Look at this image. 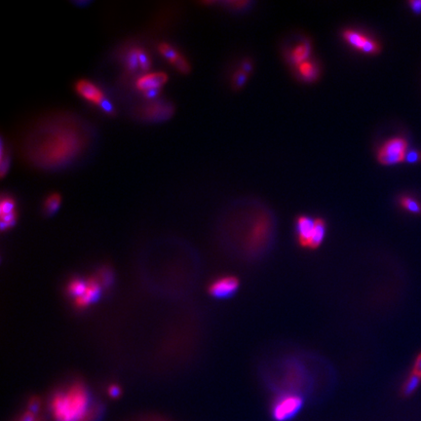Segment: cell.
Masks as SVG:
<instances>
[{
    "label": "cell",
    "mask_w": 421,
    "mask_h": 421,
    "mask_svg": "<svg viewBox=\"0 0 421 421\" xmlns=\"http://www.w3.org/2000/svg\"><path fill=\"white\" fill-rule=\"evenodd\" d=\"M50 409L55 421H92L97 414L88 390L79 382L54 394Z\"/></svg>",
    "instance_id": "1"
},
{
    "label": "cell",
    "mask_w": 421,
    "mask_h": 421,
    "mask_svg": "<svg viewBox=\"0 0 421 421\" xmlns=\"http://www.w3.org/2000/svg\"><path fill=\"white\" fill-rule=\"evenodd\" d=\"M75 91L85 101L98 106L103 113L113 116L115 115V108L109 99L103 93V90L95 84L93 81L87 78H80L75 81L74 85Z\"/></svg>",
    "instance_id": "2"
},
{
    "label": "cell",
    "mask_w": 421,
    "mask_h": 421,
    "mask_svg": "<svg viewBox=\"0 0 421 421\" xmlns=\"http://www.w3.org/2000/svg\"><path fill=\"white\" fill-rule=\"evenodd\" d=\"M303 404V398L298 394H282L272 404V417L275 421L291 420L301 411Z\"/></svg>",
    "instance_id": "3"
},
{
    "label": "cell",
    "mask_w": 421,
    "mask_h": 421,
    "mask_svg": "<svg viewBox=\"0 0 421 421\" xmlns=\"http://www.w3.org/2000/svg\"><path fill=\"white\" fill-rule=\"evenodd\" d=\"M409 151L408 141L401 137L387 140L377 151V160L385 166H392L405 162Z\"/></svg>",
    "instance_id": "4"
},
{
    "label": "cell",
    "mask_w": 421,
    "mask_h": 421,
    "mask_svg": "<svg viewBox=\"0 0 421 421\" xmlns=\"http://www.w3.org/2000/svg\"><path fill=\"white\" fill-rule=\"evenodd\" d=\"M174 104L163 100H152L141 104L137 109L140 119L149 122L165 121L174 114Z\"/></svg>",
    "instance_id": "5"
},
{
    "label": "cell",
    "mask_w": 421,
    "mask_h": 421,
    "mask_svg": "<svg viewBox=\"0 0 421 421\" xmlns=\"http://www.w3.org/2000/svg\"><path fill=\"white\" fill-rule=\"evenodd\" d=\"M342 38L352 48L368 55H376L381 50L379 43L374 38L354 29L343 30Z\"/></svg>",
    "instance_id": "6"
},
{
    "label": "cell",
    "mask_w": 421,
    "mask_h": 421,
    "mask_svg": "<svg viewBox=\"0 0 421 421\" xmlns=\"http://www.w3.org/2000/svg\"><path fill=\"white\" fill-rule=\"evenodd\" d=\"M240 282L234 276H223L213 281L209 286L210 295L218 300L232 298L238 291Z\"/></svg>",
    "instance_id": "7"
},
{
    "label": "cell",
    "mask_w": 421,
    "mask_h": 421,
    "mask_svg": "<svg viewBox=\"0 0 421 421\" xmlns=\"http://www.w3.org/2000/svg\"><path fill=\"white\" fill-rule=\"evenodd\" d=\"M157 50L160 55L174 66L178 71L182 75H187L191 70V66L186 57L184 56L178 49H176L168 42L162 41L157 45Z\"/></svg>",
    "instance_id": "8"
},
{
    "label": "cell",
    "mask_w": 421,
    "mask_h": 421,
    "mask_svg": "<svg viewBox=\"0 0 421 421\" xmlns=\"http://www.w3.org/2000/svg\"><path fill=\"white\" fill-rule=\"evenodd\" d=\"M17 203L15 199L8 194H3L0 202V225L3 231L8 230L16 225L17 222Z\"/></svg>",
    "instance_id": "9"
},
{
    "label": "cell",
    "mask_w": 421,
    "mask_h": 421,
    "mask_svg": "<svg viewBox=\"0 0 421 421\" xmlns=\"http://www.w3.org/2000/svg\"><path fill=\"white\" fill-rule=\"evenodd\" d=\"M103 290V286L98 277L88 278L87 287L83 295L75 300V306L76 308L84 309L95 303L101 297Z\"/></svg>",
    "instance_id": "10"
},
{
    "label": "cell",
    "mask_w": 421,
    "mask_h": 421,
    "mask_svg": "<svg viewBox=\"0 0 421 421\" xmlns=\"http://www.w3.org/2000/svg\"><path fill=\"white\" fill-rule=\"evenodd\" d=\"M169 76L164 71L147 72L140 75L135 81V88L142 94L148 90L157 89L162 87L168 81Z\"/></svg>",
    "instance_id": "11"
},
{
    "label": "cell",
    "mask_w": 421,
    "mask_h": 421,
    "mask_svg": "<svg viewBox=\"0 0 421 421\" xmlns=\"http://www.w3.org/2000/svg\"><path fill=\"white\" fill-rule=\"evenodd\" d=\"M315 226V219L308 215H300L296 221V233L298 242L302 248L309 249L313 230Z\"/></svg>",
    "instance_id": "12"
},
{
    "label": "cell",
    "mask_w": 421,
    "mask_h": 421,
    "mask_svg": "<svg viewBox=\"0 0 421 421\" xmlns=\"http://www.w3.org/2000/svg\"><path fill=\"white\" fill-rule=\"evenodd\" d=\"M312 46L308 40H303L299 43L289 53V62L291 65L299 66L300 64L308 61L309 55L311 54Z\"/></svg>",
    "instance_id": "13"
},
{
    "label": "cell",
    "mask_w": 421,
    "mask_h": 421,
    "mask_svg": "<svg viewBox=\"0 0 421 421\" xmlns=\"http://www.w3.org/2000/svg\"><path fill=\"white\" fill-rule=\"evenodd\" d=\"M326 233H327V224H326V222L321 217L315 218V226H314L313 235H312V238H311L309 249H311V250L318 249L319 247L324 242V239L326 237Z\"/></svg>",
    "instance_id": "14"
},
{
    "label": "cell",
    "mask_w": 421,
    "mask_h": 421,
    "mask_svg": "<svg viewBox=\"0 0 421 421\" xmlns=\"http://www.w3.org/2000/svg\"><path fill=\"white\" fill-rule=\"evenodd\" d=\"M319 67L314 62L306 61L298 66V75L304 81L312 82L316 80L319 76Z\"/></svg>",
    "instance_id": "15"
},
{
    "label": "cell",
    "mask_w": 421,
    "mask_h": 421,
    "mask_svg": "<svg viewBox=\"0 0 421 421\" xmlns=\"http://www.w3.org/2000/svg\"><path fill=\"white\" fill-rule=\"evenodd\" d=\"M61 203H62L61 194L58 192H51L43 200L42 211L47 216L54 215L61 206Z\"/></svg>",
    "instance_id": "16"
},
{
    "label": "cell",
    "mask_w": 421,
    "mask_h": 421,
    "mask_svg": "<svg viewBox=\"0 0 421 421\" xmlns=\"http://www.w3.org/2000/svg\"><path fill=\"white\" fill-rule=\"evenodd\" d=\"M87 283H88V279L78 278V277L71 279L66 286L67 295L71 297L74 300L80 298L83 295L85 289L87 287Z\"/></svg>",
    "instance_id": "17"
},
{
    "label": "cell",
    "mask_w": 421,
    "mask_h": 421,
    "mask_svg": "<svg viewBox=\"0 0 421 421\" xmlns=\"http://www.w3.org/2000/svg\"><path fill=\"white\" fill-rule=\"evenodd\" d=\"M421 383V376L418 374H414L413 372H411L406 378L405 382L402 383V396L409 397L415 392V390L418 388V386Z\"/></svg>",
    "instance_id": "18"
},
{
    "label": "cell",
    "mask_w": 421,
    "mask_h": 421,
    "mask_svg": "<svg viewBox=\"0 0 421 421\" xmlns=\"http://www.w3.org/2000/svg\"><path fill=\"white\" fill-rule=\"evenodd\" d=\"M399 204L402 209L413 215H421V203L415 198L404 195L399 198Z\"/></svg>",
    "instance_id": "19"
},
{
    "label": "cell",
    "mask_w": 421,
    "mask_h": 421,
    "mask_svg": "<svg viewBox=\"0 0 421 421\" xmlns=\"http://www.w3.org/2000/svg\"><path fill=\"white\" fill-rule=\"evenodd\" d=\"M125 68L127 70V72L129 74H134L135 71H137L138 68H140V64H139V60H138V56L135 50V47H132L130 50H128L126 57H125Z\"/></svg>",
    "instance_id": "20"
},
{
    "label": "cell",
    "mask_w": 421,
    "mask_h": 421,
    "mask_svg": "<svg viewBox=\"0 0 421 421\" xmlns=\"http://www.w3.org/2000/svg\"><path fill=\"white\" fill-rule=\"evenodd\" d=\"M137 56H138V60H139V64H140V69L143 72H148L151 67V59H150V55L148 54V52L141 48V47H135Z\"/></svg>",
    "instance_id": "21"
},
{
    "label": "cell",
    "mask_w": 421,
    "mask_h": 421,
    "mask_svg": "<svg viewBox=\"0 0 421 421\" xmlns=\"http://www.w3.org/2000/svg\"><path fill=\"white\" fill-rule=\"evenodd\" d=\"M1 168H0V172H1V178H4L5 175L7 174L8 170L10 167V156L8 152H5V147H4V141L3 140H1Z\"/></svg>",
    "instance_id": "22"
},
{
    "label": "cell",
    "mask_w": 421,
    "mask_h": 421,
    "mask_svg": "<svg viewBox=\"0 0 421 421\" xmlns=\"http://www.w3.org/2000/svg\"><path fill=\"white\" fill-rule=\"evenodd\" d=\"M247 79H248V75L245 74L241 69H239L238 71H236V74L234 75L233 79H232L234 88H236V89L242 88L244 84L246 83Z\"/></svg>",
    "instance_id": "23"
},
{
    "label": "cell",
    "mask_w": 421,
    "mask_h": 421,
    "mask_svg": "<svg viewBox=\"0 0 421 421\" xmlns=\"http://www.w3.org/2000/svg\"><path fill=\"white\" fill-rule=\"evenodd\" d=\"M405 162H407L408 164H417L421 162V151L419 150H409L407 155H406V159Z\"/></svg>",
    "instance_id": "24"
},
{
    "label": "cell",
    "mask_w": 421,
    "mask_h": 421,
    "mask_svg": "<svg viewBox=\"0 0 421 421\" xmlns=\"http://www.w3.org/2000/svg\"><path fill=\"white\" fill-rule=\"evenodd\" d=\"M412 372L421 376V352H419L418 355L416 356V358H415V360L413 362Z\"/></svg>",
    "instance_id": "25"
},
{
    "label": "cell",
    "mask_w": 421,
    "mask_h": 421,
    "mask_svg": "<svg viewBox=\"0 0 421 421\" xmlns=\"http://www.w3.org/2000/svg\"><path fill=\"white\" fill-rule=\"evenodd\" d=\"M108 394H109V396L113 397V398H118V397L120 396V394H121V389L119 388V386H117V385H115V384H113V385L109 386V388H108Z\"/></svg>",
    "instance_id": "26"
},
{
    "label": "cell",
    "mask_w": 421,
    "mask_h": 421,
    "mask_svg": "<svg viewBox=\"0 0 421 421\" xmlns=\"http://www.w3.org/2000/svg\"><path fill=\"white\" fill-rule=\"evenodd\" d=\"M19 421H40L38 419V417H36V413H34V412H30V411H28V412H26V413H24V415L21 417V419Z\"/></svg>",
    "instance_id": "27"
},
{
    "label": "cell",
    "mask_w": 421,
    "mask_h": 421,
    "mask_svg": "<svg viewBox=\"0 0 421 421\" xmlns=\"http://www.w3.org/2000/svg\"><path fill=\"white\" fill-rule=\"evenodd\" d=\"M409 4L414 14L416 15L421 14V1H410Z\"/></svg>",
    "instance_id": "28"
},
{
    "label": "cell",
    "mask_w": 421,
    "mask_h": 421,
    "mask_svg": "<svg viewBox=\"0 0 421 421\" xmlns=\"http://www.w3.org/2000/svg\"><path fill=\"white\" fill-rule=\"evenodd\" d=\"M252 69H253V65H252V63L250 62V61H244L243 64H242V68H241V70L244 71L245 74H250L251 71H252Z\"/></svg>",
    "instance_id": "29"
}]
</instances>
